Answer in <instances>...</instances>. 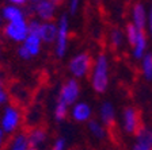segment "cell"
I'll list each match as a JSON object with an SVG mask.
<instances>
[{"instance_id": "1", "label": "cell", "mask_w": 152, "mask_h": 150, "mask_svg": "<svg viewBox=\"0 0 152 150\" xmlns=\"http://www.w3.org/2000/svg\"><path fill=\"white\" fill-rule=\"evenodd\" d=\"M107 59L103 54L98 57L92 75V87L96 92H104L107 88Z\"/></svg>"}, {"instance_id": "2", "label": "cell", "mask_w": 152, "mask_h": 150, "mask_svg": "<svg viewBox=\"0 0 152 150\" xmlns=\"http://www.w3.org/2000/svg\"><path fill=\"white\" fill-rule=\"evenodd\" d=\"M91 64H92V59L87 53L77 54L76 57H73V58L71 59L69 70L76 77H83V76L87 75V72H90Z\"/></svg>"}, {"instance_id": "3", "label": "cell", "mask_w": 152, "mask_h": 150, "mask_svg": "<svg viewBox=\"0 0 152 150\" xmlns=\"http://www.w3.org/2000/svg\"><path fill=\"white\" fill-rule=\"evenodd\" d=\"M4 34L16 42H23L26 39V37L28 35L27 30V23L26 20H18V22H11L4 27Z\"/></svg>"}, {"instance_id": "4", "label": "cell", "mask_w": 152, "mask_h": 150, "mask_svg": "<svg viewBox=\"0 0 152 150\" xmlns=\"http://www.w3.org/2000/svg\"><path fill=\"white\" fill-rule=\"evenodd\" d=\"M20 122V112L15 106H8L6 107L3 114V119H1V130L6 133H12L16 130Z\"/></svg>"}, {"instance_id": "5", "label": "cell", "mask_w": 152, "mask_h": 150, "mask_svg": "<svg viewBox=\"0 0 152 150\" xmlns=\"http://www.w3.org/2000/svg\"><path fill=\"white\" fill-rule=\"evenodd\" d=\"M66 42H68V19L63 15L58 20L57 26V38H56V54L63 57L66 50Z\"/></svg>"}, {"instance_id": "6", "label": "cell", "mask_w": 152, "mask_h": 150, "mask_svg": "<svg viewBox=\"0 0 152 150\" xmlns=\"http://www.w3.org/2000/svg\"><path fill=\"white\" fill-rule=\"evenodd\" d=\"M124 122H125V130L129 134H137L142 128V123L140 119V111L133 107H128L124 112Z\"/></svg>"}, {"instance_id": "7", "label": "cell", "mask_w": 152, "mask_h": 150, "mask_svg": "<svg viewBox=\"0 0 152 150\" xmlns=\"http://www.w3.org/2000/svg\"><path fill=\"white\" fill-rule=\"evenodd\" d=\"M79 96V85L75 80H68L65 84L63 85L60 91V96H58V100L64 101L66 106H69V104H73L75 103V100L77 99Z\"/></svg>"}, {"instance_id": "8", "label": "cell", "mask_w": 152, "mask_h": 150, "mask_svg": "<svg viewBox=\"0 0 152 150\" xmlns=\"http://www.w3.org/2000/svg\"><path fill=\"white\" fill-rule=\"evenodd\" d=\"M54 9L56 4L50 0H41L35 6V12L42 20H52L54 16Z\"/></svg>"}, {"instance_id": "9", "label": "cell", "mask_w": 152, "mask_h": 150, "mask_svg": "<svg viewBox=\"0 0 152 150\" xmlns=\"http://www.w3.org/2000/svg\"><path fill=\"white\" fill-rule=\"evenodd\" d=\"M39 38L41 41L46 43H52L57 38V26L50 22H45L41 25V31H39Z\"/></svg>"}, {"instance_id": "10", "label": "cell", "mask_w": 152, "mask_h": 150, "mask_svg": "<svg viewBox=\"0 0 152 150\" xmlns=\"http://www.w3.org/2000/svg\"><path fill=\"white\" fill-rule=\"evenodd\" d=\"M133 20H134L133 25L136 26L137 30L139 31H144L145 22H147V14L142 4H136L134 6V8H133Z\"/></svg>"}, {"instance_id": "11", "label": "cell", "mask_w": 152, "mask_h": 150, "mask_svg": "<svg viewBox=\"0 0 152 150\" xmlns=\"http://www.w3.org/2000/svg\"><path fill=\"white\" fill-rule=\"evenodd\" d=\"M101 115H102V120L103 123L106 125V127L109 130H114L115 127V116H114V109H113V106L110 103H104L103 107L101 109Z\"/></svg>"}, {"instance_id": "12", "label": "cell", "mask_w": 152, "mask_h": 150, "mask_svg": "<svg viewBox=\"0 0 152 150\" xmlns=\"http://www.w3.org/2000/svg\"><path fill=\"white\" fill-rule=\"evenodd\" d=\"M45 139H46V130H44V128H41V127L33 128L27 135L28 146H31V147L39 146L41 143H44Z\"/></svg>"}, {"instance_id": "13", "label": "cell", "mask_w": 152, "mask_h": 150, "mask_svg": "<svg viewBox=\"0 0 152 150\" xmlns=\"http://www.w3.org/2000/svg\"><path fill=\"white\" fill-rule=\"evenodd\" d=\"M25 43H23V46H25V49L28 51V54L30 56H37L38 53H39V47H41V38L38 37V35H31L28 34L27 37H26Z\"/></svg>"}, {"instance_id": "14", "label": "cell", "mask_w": 152, "mask_h": 150, "mask_svg": "<svg viewBox=\"0 0 152 150\" xmlns=\"http://www.w3.org/2000/svg\"><path fill=\"white\" fill-rule=\"evenodd\" d=\"M72 116L77 122L88 120V118L91 116V109H90V107L86 103H77L75 104V107L72 109Z\"/></svg>"}, {"instance_id": "15", "label": "cell", "mask_w": 152, "mask_h": 150, "mask_svg": "<svg viewBox=\"0 0 152 150\" xmlns=\"http://www.w3.org/2000/svg\"><path fill=\"white\" fill-rule=\"evenodd\" d=\"M3 18L6 20H8V23L11 22H18V20H23L25 19V15L20 11V8H18L16 6H7L4 7L3 9Z\"/></svg>"}, {"instance_id": "16", "label": "cell", "mask_w": 152, "mask_h": 150, "mask_svg": "<svg viewBox=\"0 0 152 150\" xmlns=\"http://www.w3.org/2000/svg\"><path fill=\"white\" fill-rule=\"evenodd\" d=\"M136 135H137V145L142 150H152V133L147 131L145 128L142 127Z\"/></svg>"}, {"instance_id": "17", "label": "cell", "mask_w": 152, "mask_h": 150, "mask_svg": "<svg viewBox=\"0 0 152 150\" xmlns=\"http://www.w3.org/2000/svg\"><path fill=\"white\" fill-rule=\"evenodd\" d=\"M28 149V141L25 134H19L14 138L11 150H27Z\"/></svg>"}, {"instance_id": "18", "label": "cell", "mask_w": 152, "mask_h": 150, "mask_svg": "<svg viewBox=\"0 0 152 150\" xmlns=\"http://www.w3.org/2000/svg\"><path fill=\"white\" fill-rule=\"evenodd\" d=\"M145 46H147L145 34H144V31H140L137 43H136V46H134V57H136V58H141L142 57V53H144V50H145Z\"/></svg>"}, {"instance_id": "19", "label": "cell", "mask_w": 152, "mask_h": 150, "mask_svg": "<svg viewBox=\"0 0 152 150\" xmlns=\"http://www.w3.org/2000/svg\"><path fill=\"white\" fill-rule=\"evenodd\" d=\"M139 34H140V31L136 28V26H134V25L129 23V25L126 26V35H128V39H129V43L132 45L133 47L136 46V43H137V39H139Z\"/></svg>"}, {"instance_id": "20", "label": "cell", "mask_w": 152, "mask_h": 150, "mask_svg": "<svg viewBox=\"0 0 152 150\" xmlns=\"http://www.w3.org/2000/svg\"><path fill=\"white\" fill-rule=\"evenodd\" d=\"M66 111H68V106L61 100H57V106L54 109V116H56L57 120H63L66 115Z\"/></svg>"}, {"instance_id": "21", "label": "cell", "mask_w": 152, "mask_h": 150, "mask_svg": "<svg viewBox=\"0 0 152 150\" xmlns=\"http://www.w3.org/2000/svg\"><path fill=\"white\" fill-rule=\"evenodd\" d=\"M142 70H144V76L148 80L152 78V54H147L142 61Z\"/></svg>"}, {"instance_id": "22", "label": "cell", "mask_w": 152, "mask_h": 150, "mask_svg": "<svg viewBox=\"0 0 152 150\" xmlns=\"http://www.w3.org/2000/svg\"><path fill=\"white\" fill-rule=\"evenodd\" d=\"M41 25L38 20H31L30 23H27V30H28V34L31 35H38L39 37V31H41Z\"/></svg>"}, {"instance_id": "23", "label": "cell", "mask_w": 152, "mask_h": 150, "mask_svg": "<svg viewBox=\"0 0 152 150\" xmlns=\"http://www.w3.org/2000/svg\"><path fill=\"white\" fill-rule=\"evenodd\" d=\"M88 127H90V130H91V131L94 133V134L96 135L98 138H103L104 131H103V128L99 126L98 122H95V120H91V122H90V125H88Z\"/></svg>"}, {"instance_id": "24", "label": "cell", "mask_w": 152, "mask_h": 150, "mask_svg": "<svg viewBox=\"0 0 152 150\" xmlns=\"http://www.w3.org/2000/svg\"><path fill=\"white\" fill-rule=\"evenodd\" d=\"M111 42H113L114 46H120L122 43V34H121L118 30H114L111 33Z\"/></svg>"}, {"instance_id": "25", "label": "cell", "mask_w": 152, "mask_h": 150, "mask_svg": "<svg viewBox=\"0 0 152 150\" xmlns=\"http://www.w3.org/2000/svg\"><path fill=\"white\" fill-rule=\"evenodd\" d=\"M7 100H8V95H7L6 89L3 88V85L0 84V104L7 103Z\"/></svg>"}, {"instance_id": "26", "label": "cell", "mask_w": 152, "mask_h": 150, "mask_svg": "<svg viewBox=\"0 0 152 150\" xmlns=\"http://www.w3.org/2000/svg\"><path fill=\"white\" fill-rule=\"evenodd\" d=\"M64 146H65V142H64L63 138H58L56 142H54L52 150H64Z\"/></svg>"}, {"instance_id": "27", "label": "cell", "mask_w": 152, "mask_h": 150, "mask_svg": "<svg viewBox=\"0 0 152 150\" xmlns=\"http://www.w3.org/2000/svg\"><path fill=\"white\" fill-rule=\"evenodd\" d=\"M18 53H19V56L22 57L23 59H28V58H30V57H31V56H30V54H28V51H27V50L25 49V46H23V45H22V46H20V47H19V49H18Z\"/></svg>"}, {"instance_id": "28", "label": "cell", "mask_w": 152, "mask_h": 150, "mask_svg": "<svg viewBox=\"0 0 152 150\" xmlns=\"http://www.w3.org/2000/svg\"><path fill=\"white\" fill-rule=\"evenodd\" d=\"M77 7H79V0H71V1H69V11H71V14H75L76 9H77Z\"/></svg>"}, {"instance_id": "29", "label": "cell", "mask_w": 152, "mask_h": 150, "mask_svg": "<svg viewBox=\"0 0 152 150\" xmlns=\"http://www.w3.org/2000/svg\"><path fill=\"white\" fill-rule=\"evenodd\" d=\"M11 3H12V6H20V4H25L26 0H10Z\"/></svg>"}, {"instance_id": "30", "label": "cell", "mask_w": 152, "mask_h": 150, "mask_svg": "<svg viewBox=\"0 0 152 150\" xmlns=\"http://www.w3.org/2000/svg\"><path fill=\"white\" fill-rule=\"evenodd\" d=\"M149 30H151V34H152V7H151V12H149Z\"/></svg>"}, {"instance_id": "31", "label": "cell", "mask_w": 152, "mask_h": 150, "mask_svg": "<svg viewBox=\"0 0 152 150\" xmlns=\"http://www.w3.org/2000/svg\"><path fill=\"white\" fill-rule=\"evenodd\" d=\"M3 137H4V131L3 130H0V145H1V142H3Z\"/></svg>"}, {"instance_id": "32", "label": "cell", "mask_w": 152, "mask_h": 150, "mask_svg": "<svg viewBox=\"0 0 152 150\" xmlns=\"http://www.w3.org/2000/svg\"><path fill=\"white\" fill-rule=\"evenodd\" d=\"M133 150H142V149H141V147H140V146H139V145H136V146L133 147Z\"/></svg>"}, {"instance_id": "33", "label": "cell", "mask_w": 152, "mask_h": 150, "mask_svg": "<svg viewBox=\"0 0 152 150\" xmlns=\"http://www.w3.org/2000/svg\"><path fill=\"white\" fill-rule=\"evenodd\" d=\"M50 1H53V3L56 4V3H58V1H61V0H50Z\"/></svg>"}, {"instance_id": "34", "label": "cell", "mask_w": 152, "mask_h": 150, "mask_svg": "<svg viewBox=\"0 0 152 150\" xmlns=\"http://www.w3.org/2000/svg\"><path fill=\"white\" fill-rule=\"evenodd\" d=\"M27 150H37V149H35V147H28Z\"/></svg>"}, {"instance_id": "35", "label": "cell", "mask_w": 152, "mask_h": 150, "mask_svg": "<svg viewBox=\"0 0 152 150\" xmlns=\"http://www.w3.org/2000/svg\"><path fill=\"white\" fill-rule=\"evenodd\" d=\"M33 1H37V3H38V1H41V0H33Z\"/></svg>"}, {"instance_id": "36", "label": "cell", "mask_w": 152, "mask_h": 150, "mask_svg": "<svg viewBox=\"0 0 152 150\" xmlns=\"http://www.w3.org/2000/svg\"><path fill=\"white\" fill-rule=\"evenodd\" d=\"M0 23H1V16H0Z\"/></svg>"}]
</instances>
